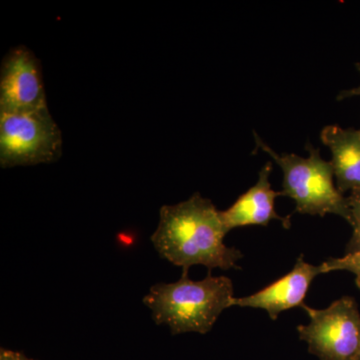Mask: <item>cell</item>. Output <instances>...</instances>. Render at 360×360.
<instances>
[{
  "instance_id": "1",
  "label": "cell",
  "mask_w": 360,
  "mask_h": 360,
  "mask_svg": "<svg viewBox=\"0 0 360 360\" xmlns=\"http://www.w3.org/2000/svg\"><path fill=\"white\" fill-rule=\"evenodd\" d=\"M229 233L221 212L214 205L194 193L189 200L175 205H163L160 224L151 236L158 255L189 271L193 265H205L212 269H239L241 251L224 245Z\"/></svg>"
},
{
  "instance_id": "2",
  "label": "cell",
  "mask_w": 360,
  "mask_h": 360,
  "mask_svg": "<svg viewBox=\"0 0 360 360\" xmlns=\"http://www.w3.org/2000/svg\"><path fill=\"white\" fill-rule=\"evenodd\" d=\"M233 285L226 276H212L200 281L189 278L182 270L174 283L151 286L143 303L151 310L156 324H165L172 335L210 333L225 309L233 307Z\"/></svg>"
},
{
  "instance_id": "3",
  "label": "cell",
  "mask_w": 360,
  "mask_h": 360,
  "mask_svg": "<svg viewBox=\"0 0 360 360\" xmlns=\"http://www.w3.org/2000/svg\"><path fill=\"white\" fill-rule=\"evenodd\" d=\"M255 143L281 168L283 174L281 196L295 200V212L302 214H335L350 222L347 198L335 186L330 161L321 158V151L307 144V158L295 153H276L257 134Z\"/></svg>"
},
{
  "instance_id": "4",
  "label": "cell",
  "mask_w": 360,
  "mask_h": 360,
  "mask_svg": "<svg viewBox=\"0 0 360 360\" xmlns=\"http://www.w3.org/2000/svg\"><path fill=\"white\" fill-rule=\"evenodd\" d=\"M63 148L61 131L49 108L23 113H0L2 167L56 161Z\"/></svg>"
},
{
  "instance_id": "5",
  "label": "cell",
  "mask_w": 360,
  "mask_h": 360,
  "mask_svg": "<svg viewBox=\"0 0 360 360\" xmlns=\"http://www.w3.org/2000/svg\"><path fill=\"white\" fill-rule=\"evenodd\" d=\"M309 324L298 326L300 340L321 360H354L360 347V312L352 296H343L328 309L303 305Z\"/></svg>"
},
{
  "instance_id": "6",
  "label": "cell",
  "mask_w": 360,
  "mask_h": 360,
  "mask_svg": "<svg viewBox=\"0 0 360 360\" xmlns=\"http://www.w3.org/2000/svg\"><path fill=\"white\" fill-rule=\"evenodd\" d=\"M47 108L39 61L30 49L18 46L2 61L0 113H23Z\"/></svg>"
},
{
  "instance_id": "7",
  "label": "cell",
  "mask_w": 360,
  "mask_h": 360,
  "mask_svg": "<svg viewBox=\"0 0 360 360\" xmlns=\"http://www.w3.org/2000/svg\"><path fill=\"white\" fill-rule=\"evenodd\" d=\"M319 274H322L321 265L315 266L307 264L303 255H300L290 274L257 293L234 298L233 307L264 309L272 321H276L281 312L304 305L303 302L310 285Z\"/></svg>"
},
{
  "instance_id": "8",
  "label": "cell",
  "mask_w": 360,
  "mask_h": 360,
  "mask_svg": "<svg viewBox=\"0 0 360 360\" xmlns=\"http://www.w3.org/2000/svg\"><path fill=\"white\" fill-rule=\"evenodd\" d=\"M271 172L272 163L267 162L260 170L255 186L239 196L238 200L229 210L221 212L222 220L227 231L246 225L266 226L271 220H278L284 229H290V215L281 217L277 214L274 207L276 200L281 196V193L271 188L269 179Z\"/></svg>"
},
{
  "instance_id": "9",
  "label": "cell",
  "mask_w": 360,
  "mask_h": 360,
  "mask_svg": "<svg viewBox=\"0 0 360 360\" xmlns=\"http://www.w3.org/2000/svg\"><path fill=\"white\" fill-rule=\"evenodd\" d=\"M321 139L330 150L338 191L342 194L360 191V130L326 125Z\"/></svg>"
},
{
  "instance_id": "10",
  "label": "cell",
  "mask_w": 360,
  "mask_h": 360,
  "mask_svg": "<svg viewBox=\"0 0 360 360\" xmlns=\"http://www.w3.org/2000/svg\"><path fill=\"white\" fill-rule=\"evenodd\" d=\"M321 265L322 274L330 271L345 270L352 272L355 276V283L360 290V250L354 253H348L340 258H329Z\"/></svg>"
},
{
  "instance_id": "11",
  "label": "cell",
  "mask_w": 360,
  "mask_h": 360,
  "mask_svg": "<svg viewBox=\"0 0 360 360\" xmlns=\"http://www.w3.org/2000/svg\"><path fill=\"white\" fill-rule=\"evenodd\" d=\"M350 212V225L354 229L352 238L347 246V255L360 250V191H352L347 198Z\"/></svg>"
},
{
  "instance_id": "12",
  "label": "cell",
  "mask_w": 360,
  "mask_h": 360,
  "mask_svg": "<svg viewBox=\"0 0 360 360\" xmlns=\"http://www.w3.org/2000/svg\"><path fill=\"white\" fill-rule=\"evenodd\" d=\"M357 70L360 71V63L356 65ZM360 96V85L359 86L354 87V89L343 90L338 94V101H343V99L350 98V97Z\"/></svg>"
},
{
  "instance_id": "13",
  "label": "cell",
  "mask_w": 360,
  "mask_h": 360,
  "mask_svg": "<svg viewBox=\"0 0 360 360\" xmlns=\"http://www.w3.org/2000/svg\"><path fill=\"white\" fill-rule=\"evenodd\" d=\"M20 354H16V352L2 349L0 360H18L20 359Z\"/></svg>"
},
{
  "instance_id": "14",
  "label": "cell",
  "mask_w": 360,
  "mask_h": 360,
  "mask_svg": "<svg viewBox=\"0 0 360 360\" xmlns=\"http://www.w3.org/2000/svg\"><path fill=\"white\" fill-rule=\"evenodd\" d=\"M354 360H360V347L359 350V354H357L356 357H355Z\"/></svg>"
},
{
  "instance_id": "15",
  "label": "cell",
  "mask_w": 360,
  "mask_h": 360,
  "mask_svg": "<svg viewBox=\"0 0 360 360\" xmlns=\"http://www.w3.org/2000/svg\"><path fill=\"white\" fill-rule=\"evenodd\" d=\"M18 360H32V359H25V356H22V355H20V359Z\"/></svg>"
}]
</instances>
